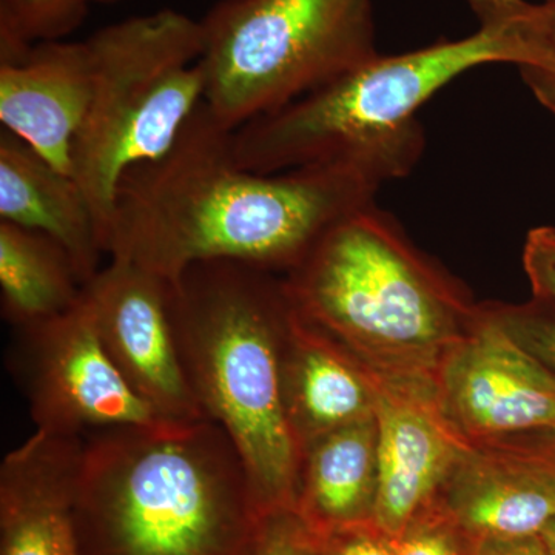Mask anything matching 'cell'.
I'll list each match as a JSON object with an SVG mask.
<instances>
[{"label":"cell","instance_id":"7","mask_svg":"<svg viewBox=\"0 0 555 555\" xmlns=\"http://www.w3.org/2000/svg\"><path fill=\"white\" fill-rule=\"evenodd\" d=\"M199 22L204 104L230 130L379 54L372 0H221Z\"/></svg>","mask_w":555,"mask_h":555},{"label":"cell","instance_id":"4","mask_svg":"<svg viewBox=\"0 0 555 555\" xmlns=\"http://www.w3.org/2000/svg\"><path fill=\"white\" fill-rule=\"evenodd\" d=\"M292 317L284 280L244 262H196L170 283L171 326L190 389L238 449L264 517L297 511L302 449L283 385Z\"/></svg>","mask_w":555,"mask_h":555},{"label":"cell","instance_id":"12","mask_svg":"<svg viewBox=\"0 0 555 555\" xmlns=\"http://www.w3.org/2000/svg\"><path fill=\"white\" fill-rule=\"evenodd\" d=\"M93 87L87 40L40 42L0 61V122L56 169L72 175V152Z\"/></svg>","mask_w":555,"mask_h":555},{"label":"cell","instance_id":"13","mask_svg":"<svg viewBox=\"0 0 555 555\" xmlns=\"http://www.w3.org/2000/svg\"><path fill=\"white\" fill-rule=\"evenodd\" d=\"M83 438L40 433L0 467V555H80L76 489Z\"/></svg>","mask_w":555,"mask_h":555},{"label":"cell","instance_id":"22","mask_svg":"<svg viewBox=\"0 0 555 555\" xmlns=\"http://www.w3.org/2000/svg\"><path fill=\"white\" fill-rule=\"evenodd\" d=\"M247 555H324L320 540L292 513L270 514L264 517L254 545Z\"/></svg>","mask_w":555,"mask_h":555},{"label":"cell","instance_id":"3","mask_svg":"<svg viewBox=\"0 0 555 555\" xmlns=\"http://www.w3.org/2000/svg\"><path fill=\"white\" fill-rule=\"evenodd\" d=\"M80 555H247L264 516L238 449L204 418L83 437Z\"/></svg>","mask_w":555,"mask_h":555},{"label":"cell","instance_id":"26","mask_svg":"<svg viewBox=\"0 0 555 555\" xmlns=\"http://www.w3.org/2000/svg\"><path fill=\"white\" fill-rule=\"evenodd\" d=\"M469 555H547L539 535L470 540Z\"/></svg>","mask_w":555,"mask_h":555},{"label":"cell","instance_id":"19","mask_svg":"<svg viewBox=\"0 0 555 555\" xmlns=\"http://www.w3.org/2000/svg\"><path fill=\"white\" fill-rule=\"evenodd\" d=\"M90 0H0V61L61 40L86 20Z\"/></svg>","mask_w":555,"mask_h":555},{"label":"cell","instance_id":"5","mask_svg":"<svg viewBox=\"0 0 555 555\" xmlns=\"http://www.w3.org/2000/svg\"><path fill=\"white\" fill-rule=\"evenodd\" d=\"M284 284L299 315L379 377L434 387L480 310L375 203L332 225Z\"/></svg>","mask_w":555,"mask_h":555},{"label":"cell","instance_id":"25","mask_svg":"<svg viewBox=\"0 0 555 555\" xmlns=\"http://www.w3.org/2000/svg\"><path fill=\"white\" fill-rule=\"evenodd\" d=\"M318 540L324 555H396L393 537L372 524L338 529Z\"/></svg>","mask_w":555,"mask_h":555},{"label":"cell","instance_id":"29","mask_svg":"<svg viewBox=\"0 0 555 555\" xmlns=\"http://www.w3.org/2000/svg\"><path fill=\"white\" fill-rule=\"evenodd\" d=\"M90 2L112 3V2H118V0H90Z\"/></svg>","mask_w":555,"mask_h":555},{"label":"cell","instance_id":"21","mask_svg":"<svg viewBox=\"0 0 555 555\" xmlns=\"http://www.w3.org/2000/svg\"><path fill=\"white\" fill-rule=\"evenodd\" d=\"M489 309L518 345L555 371L554 308L534 299L531 305Z\"/></svg>","mask_w":555,"mask_h":555},{"label":"cell","instance_id":"24","mask_svg":"<svg viewBox=\"0 0 555 555\" xmlns=\"http://www.w3.org/2000/svg\"><path fill=\"white\" fill-rule=\"evenodd\" d=\"M542 62L534 68L520 69L532 96L555 116V0L539 3Z\"/></svg>","mask_w":555,"mask_h":555},{"label":"cell","instance_id":"28","mask_svg":"<svg viewBox=\"0 0 555 555\" xmlns=\"http://www.w3.org/2000/svg\"><path fill=\"white\" fill-rule=\"evenodd\" d=\"M537 535L545 546L546 554L555 555V517L551 518Z\"/></svg>","mask_w":555,"mask_h":555},{"label":"cell","instance_id":"1","mask_svg":"<svg viewBox=\"0 0 555 555\" xmlns=\"http://www.w3.org/2000/svg\"><path fill=\"white\" fill-rule=\"evenodd\" d=\"M233 131L203 102L166 153L124 173L109 221V259L169 283L214 259L287 273L339 219L375 203L387 182L353 164L257 173L236 159Z\"/></svg>","mask_w":555,"mask_h":555},{"label":"cell","instance_id":"18","mask_svg":"<svg viewBox=\"0 0 555 555\" xmlns=\"http://www.w3.org/2000/svg\"><path fill=\"white\" fill-rule=\"evenodd\" d=\"M83 281L68 251L49 235L0 221V288L3 317L31 326L75 308Z\"/></svg>","mask_w":555,"mask_h":555},{"label":"cell","instance_id":"17","mask_svg":"<svg viewBox=\"0 0 555 555\" xmlns=\"http://www.w3.org/2000/svg\"><path fill=\"white\" fill-rule=\"evenodd\" d=\"M378 485L377 423H357L305 449L295 514L317 537L372 524Z\"/></svg>","mask_w":555,"mask_h":555},{"label":"cell","instance_id":"20","mask_svg":"<svg viewBox=\"0 0 555 555\" xmlns=\"http://www.w3.org/2000/svg\"><path fill=\"white\" fill-rule=\"evenodd\" d=\"M396 555H469L470 540L438 502L393 537Z\"/></svg>","mask_w":555,"mask_h":555},{"label":"cell","instance_id":"15","mask_svg":"<svg viewBox=\"0 0 555 555\" xmlns=\"http://www.w3.org/2000/svg\"><path fill=\"white\" fill-rule=\"evenodd\" d=\"M284 401L299 447L375 418V377L326 332L294 308L284 349Z\"/></svg>","mask_w":555,"mask_h":555},{"label":"cell","instance_id":"11","mask_svg":"<svg viewBox=\"0 0 555 555\" xmlns=\"http://www.w3.org/2000/svg\"><path fill=\"white\" fill-rule=\"evenodd\" d=\"M375 377L378 485L372 525L396 537L436 503L473 448L449 423L436 387Z\"/></svg>","mask_w":555,"mask_h":555},{"label":"cell","instance_id":"23","mask_svg":"<svg viewBox=\"0 0 555 555\" xmlns=\"http://www.w3.org/2000/svg\"><path fill=\"white\" fill-rule=\"evenodd\" d=\"M524 268L535 301L555 309V228L543 225L528 233Z\"/></svg>","mask_w":555,"mask_h":555},{"label":"cell","instance_id":"14","mask_svg":"<svg viewBox=\"0 0 555 555\" xmlns=\"http://www.w3.org/2000/svg\"><path fill=\"white\" fill-rule=\"evenodd\" d=\"M437 502L469 540L537 535L555 517V470L518 444H473Z\"/></svg>","mask_w":555,"mask_h":555},{"label":"cell","instance_id":"10","mask_svg":"<svg viewBox=\"0 0 555 555\" xmlns=\"http://www.w3.org/2000/svg\"><path fill=\"white\" fill-rule=\"evenodd\" d=\"M83 299L109 360L141 400L171 425L207 418L179 358L169 281L108 259L83 287Z\"/></svg>","mask_w":555,"mask_h":555},{"label":"cell","instance_id":"2","mask_svg":"<svg viewBox=\"0 0 555 555\" xmlns=\"http://www.w3.org/2000/svg\"><path fill=\"white\" fill-rule=\"evenodd\" d=\"M478 28L397 56L378 54L299 100L233 131L244 169L272 175L323 164H353L387 181L415 169L426 137L416 112L437 91L486 64H540L539 3L466 0Z\"/></svg>","mask_w":555,"mask_h":555},{"label":"cell","instance_id":"9","mask_svg":"<svg viewBox=\"0 0 555 555\" xmlns=\"http://www.w3.org/2000/svg\"><path fill=\"white\" fill-rule=\"evenodd\" d=\"M436 392L449 423L470 443L555 434V371L518 345L489 308L478 310L444 356Z\"/></svg>","mask_w":555,"mask_h":555},{"label":"cell","instance_id":"27","mask_svg":"<svg viewBox=\"0 0 555 555\" xmlns=\"http://www.w3.org/2000/svg\"><path fill=\"white\" fill-rule=\"evenodd\" d=\"M518 444L555 470V434L528 438Z\"/></svg>","mask_w":555,"mask_h":555},{"label":"cell","instance_id":"8","mask_svg":"<svg viewBox=\"0 0 555 555\" xmlns=\"http://www.w3.org/2000/svg\"><path fill=\"white\" fill-rule=\"evenodd\" d=\"M14 372L40 433L86 437L116 427L175 429L127 385L86 299L50 320L17 328Z\"/></svg>","mask_w":555,"mask_h":555},{"label":"cell","instance_id":"6","mask_svg":"<svg viewBox=\"0 0 555 555\" xmlns=\"http://www.w3.org/2000/svg\"><path fill=\"white\" fill-rule=\"evenodd\" d=\"M93 87L72 177L93 208L107 255L120 178L173 145L204 102L203 27L175 10L116 22L86 39Z\"/></svg>","mask_w":555,"mask_h":555},{"label":"cell","instance_id":"16","mask_svg":"<svg viewBox=\"0 0 555 555\" xmlns=\"http://www.w3.org/2000/svg\"><path fill=\"white\" fill-rule=\"evenodd\" d=\"M0 221L57 241L83 284L101 270L100 228L76 179L5 130L0 133Z\"/></svg>","mask_w":555,"mask_h":555}]
</instances>
